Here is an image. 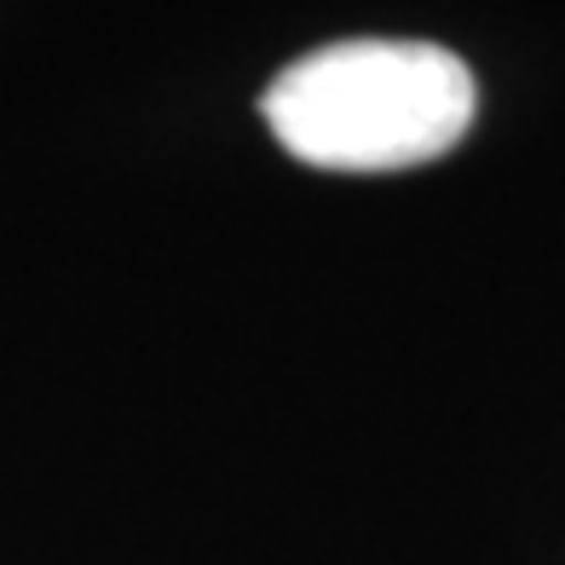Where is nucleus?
<instances>
[{
  "mask_svg": "<svg viewBox=\"0 0 565 565\" xmlns=\"http://www.w3.org/2000/svg\"><path fill=\"white\" fill-rule=\"evenodd\" d=\"M260 110L277 145L306 168L393 173L461 145L479 87L450 46L335 41L277 70Z\"/></svg>",
  "mask_w": 565,
  "mask_h": 565,
  "instance_id": "f257e3e1",
  "label": "nucleus"
}]
</instances>
